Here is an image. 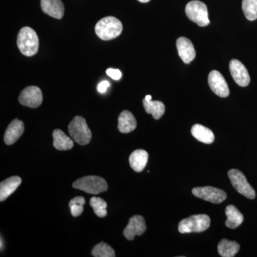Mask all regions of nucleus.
<instances>
[{"mask_svg":"<svg viewBox=\"0 0 257 257\" xmlns=\"http://www.w3.org/2000/svg\"><path fill=\"white\" fill-rule=\"evenodd\" d=\"M17 44L21 53L27 57H32L38 52V36L36 32L29 27H25L19 32Z\"/></svg>","mask_w":257,"mask_h":257,"instance_id":"f257e3e1","label":"nucleus"},{"mask_svg":"<svg viewBox=\"0 0 257 257\" xmlns=\"http://www.w3.org/2000/svg\"><path fill=\"white\" fill-rule=\"evenodd\" d=\"M122 30V24L114 17H106L101 19L95 26L96 35L104 41L119 37Z\"/></svg>","mask_w":257,"mask_h":257,"instance_id":"f03ea898","label":"nucleus"},{"mask_svg":"<svg viewBox=\"0 0 257 257\" xmlns=\"http://www.w3.org/2000/svg\"><path fill=\"white\" fill-rule=\"evenodd\" d=\"M68 130L70 136L79 145L84 146L90 143L92 133L82 116H75L69 123Z\"/></svg>","mask_w":257,"mask_h":257,"instance_id":"7ed1b4c3","label":"nucleus"},{"mask_svg":"<svg viewBox=\"0 0 257 257\" xmlns=\"http://www.w3.org/2000/svg\"><path fill=\"white\" fill-rule=\"evenodd\" d=\"M72 187L92 194H100L108 189L106 180L98 176H87L77 179L72 184Z\"/></svg>","mask_w":257,"mask_h":257,"instance_id":"20e7f679","label":"nucleus"},{"mask_svg":"<svg viewBox=\"0 0 257 257\" xmlns=\"http://www.w3.org/2000/svg\"><path fill=\"white\" fill-rule=\"evenodd\" d=\"M210 218L206 214H197L184 219L179 222V231L182 234L202 232L210 226Z\"/></svg>","mask_w":257,"mask_h":257,"instance_id":"39448f33","label":"nucleus"},{"mask_svg":"<svg viewBox=\"0 0 257 257\" xmlns=\"http://www.w3.org/2000/svg\"><path fill=\"white\" fill-rule=\"evenodd\" d=\"M185 13L189 20L199 27H206L210 23L207 5L202 2L198 0L189 2L186 6Z\"/></svg>","mask_w":257,"mask_h":257,"instance_id":"423d86ee","label":"nucleus"},{"mask_svg":"<svg viewBox=\"0 0 257 257\" xmlns=\"http://www.w3.org/2000/svg\"><path fill=\"white\" fill-rule=\"evenodd\" d=\"M228 176L233 187L239 194L248 199H255L256 192L241 171L232 169L228 172Z\"/></svg>","mask_w":257,"mask_h":257,"instance_id":"0eeeda50","label":"nucleus"},{"mask_svg":"<svg viewBox=\"0 0 257 257\" xmlns=\"http://www.w3.org/2000/svg\"><path fill=\"white\" fill-rule=\"evenodd\" d=\"M192 194L198 198L214 204H220L227 197L224 191L212 187H195L192 189Z\"/></svg>","mask_w":257,"mask_h":257,"instance_id":"6e6552de","label":"nucleus"},{"mask_svg":"<svg viewBox=\"0 0 257 257\" xmlns=\"http://www.w3.org/2000/svg\"><path fill=\"white\" fill-rule=\"evenodd\" d=\"M43 96L40 88L36 86H30L25 88L19 96V101L23 106L30 108H37L41 105Z\"/></svg>","mask_w":257,"mask_h":257,"instance_id":"1a4fd4ad","label":"nucleus"},{"mask_svg":"<svg viewBox=\"0 0 257 257\" xmlns=\"http://www.w3.org/2000/svg\"><path fill=\"white\" fill-rule=\"evenodd\" d=\"M208 83L213 92L220 97H227L229 94V89L224 77L220 72L216 70L211 71L208 77Z\"/></svg>","mask_w":257,"mask_h":257,"instance_id":"9d476101","label":"nucleus"},{"mask_svg":"<svg viewBox=\"0 0 257 257\" xmlns=\"http://www.w3.org/2000/svg\"><path fill=\"white\" fill-rule=\"evenodd\" d=\"M146 230L147 226L143 216L135 215L130 219L127 226L123 231V234L126 239L132 241L135 236H141Z\"/></svg>","mask_w":257,"mask_h":257,"instance_id":"9b49d317","label":"nucleus"},{"mask_svg":"<svg viewBox=\"0 0 257 257\" xmlns=\"http://www.w3.org/2000/svg\"><path fill=\"white\" fill-rule=\"evenodd\" d=\"M229 70L234 82L240 87H246L250 82V76L245 66L237 60L230 61Z\"/></svg>","mask_w":257,"mask_h":257,"instance_id":"f8f14e48","label":"nucleus"},{"mask_svg":"<svg viewBox=\"0 0 257 257\" xmlns=\"http://www.w3.org/2000/svg\"><path fill=\"white\" fill-rule=\"evenodd\" d=\"M177 47L180 58L185 64H189L194 60L196 52L192 42L186 37H179L177 40Z\"/></svg>","mask_w":257,"mask_h":257,"instance_id":"ddd939ff","label":"nucleus"},{"mask_svg":"<svg viewBox=\"0 0 257 257\" xmlns=\"http://www.w3.org/2000/svg\"><path fill=\"white\" fill-rule=\"evenodd\" d=\"M25 131V125L21 120H13L7 128L5 134V143L6 145H12L16 143L23 135Z\"/></svg>","mask_w":257,"mask_h":257,"instance_id":"4468645a","label":"nucleus"},{"mask_svg":"<svg viewBox=\"0 0 257 257\" xmlns=\"http://www.w3.org/2000/svg\"><path fill=\"white\" fill-rule=\"evenodd\" d=\"M41 8L45 14L60 20L63 18L64 7L61 0H41Z\"/></svg>","mask_w":257,"mask_h":257,"instance_id":"2eb2a0df","label":"nucleus"},{"mask_svg":"<svg viewBox=\"0 0 257 257\" xmlns=\"http://www.w3.org/2000/svg\"><path fill=\"white\" fill-rule=\"evenodd\" d=\"M22 183V179L18 176L5 179L0 184V201L3 202L13 194Z\"/></svg>","mask_w":257,"mask_h":257,"instance_id":"dca6fc26","label":"nucleus"},{"mask_svg":"<svg viewBox=\"0 0 257 257\" xmlns=\"http://www.w3.org/2000/svg\"><path fill=\"white\" fill-rule=\"evenodd\" d=\"M137 127V120L130 111H123L118 119V128L120 133L127 134L134 131Z\"/></svg>","mask_w":257,"mask_h":257,"instance_id":"f3484780","label":"nucleus"},{"mask_svg":"<svg viewBox=\"0 0 257 257\" xmlns=\"http://www.w3.org/2000/svg\"><path fill=\"white\" fill-rule=\"evenodd\" d=\"M149 155L145 150H138L134 151L130 157V165L136 172H143L148 162Z\"/></svg>","mask_w":257,"mask_h":257,"instance_id":"a211bd4d","label":"nucleus"},{"mask_svg":"<svg viewBox=\"0 0 257 257\" xmlns=\"http://www.w3.org/2000/svg\"><path fill=\"white\" fill-rule=\"evenodd\" d=\"M225 214H226V219L225 224L230 229H236L238 226L242 224L243 221V216L237 208L234 205H229L225 209Z\"/></svg>","mask_w":257,"mask_h":257,"instance_id":"6ab92c4d","label":"nucleus"},{"mask_svg":"<svg viewBox=\"0 0 257 257\" xmlns=\"http://www.w3.org/2000/svg\"><path fill=\"white\" fill-rule=\"evenodd\" d=\"M53 146L60 151L69 150L74 146L73 140L62 130H55L53 132Z\"/></svg>","mask_w":257,"mask_h":257,"instance_id":"aec40b11","label":"nucleus"},{"mask_svg":"<svg viewBox=\"0 0 257 257\" xmlns=\"http://www.w3.org/2000/svg\"><path fill=\"white\" fill-rule=\"evenodd\" d=\"M192 136L198 141L210 145L214 141V135L211 130L201 124H194L191 130Z\"/></svg>","mask_w":257,"mask_h":257,"instance_id":"412c9836","label":"nucleus"},{"mask_svg":"<svg viewBox=\"0 0 257 257\" xmlns=\"http://www.w3.org/2000/svg\"><path fill=\"white\" fill-rule=\"evenodd\" d=\"M239 249V243L227 239L221 240L218 244V252L222 257H234Z\"/></svg>","mask_w":257,"mask_h":257,"instance_id":"4be33fe9","label":"nucleus"},{"mask_svg":"<svg viewBox=\"0 0 257 257\" xmlns=\"http://www.w3.org/2000/svg\"><path fill=\"white\" fill-rule=\"evenodd\" d=\"M143 105L146 112L151 114L155 119H160L165 114V106L162 101L144 99Z\"/></svg>","mask_w":257,"mask_h":257,"instance_id":"5701e85b","label":"nucleus"},{"mask_svg":"<svg viewBox=\"0 0 257 257\" xmlns=\"http://www.w3.org/2000/svg\"><path fill=\"white\" fill-rule=\"evenodd\" d=\"M242 10L249 21L257 20V0H243Z\"/></svg>","mask_w":257,"mask_h":257,"instance_id":"b1692460","label":"nucleus"},{"mask_svg":"<svg viewBox=\"0 0 257 257\" xmlns=\"http://www.w3.org/2000/svg\"><path fill=\"white\" fill-rule=\"evenodd\" d=\"M89 204L92 207L96 216L103 218L107 214L106 207L107 204L104 199L100 197H92L89 201Z\"/></svg>","mask_w":257,"mask_h":257,"instance_id":"393cba45","label":"nucleus"},{"mask_svg":"<svg viewBox=\"0 0 257 257\" xmlns=\"http://www.w3.org/2000/svg\"><path fill=\"white\" fill-rule=\"evenodd\" d=\"M92 255L94 257H114L115 252L109 245L101 242L93 248Z\"/></svg>","mask_w":257,"mask_h":257,"instance_id":"a878e982","label":"nucleus"},{"mask_svg":"<svg viewBox=\"0 0 257 257\" xmlns=\"http://www.w3.org/2000/svg\"><path fill=\"white\" fill-rule=\"evenodd\" d=\"M69 208H70L71 214L74 217L80 216L84 211V207L82 204H77V203H72V204H69Z\"/></svg>","mask_w":257,"mask_h":257,"instance_id":"bb28decb","label":"nucleus"},{"mask_svg":"<svg viewBox=\"0 0 257 257\" xmlns=\"http://www.w3.org/2000/svg\"><path fill=\"white\" fill-rule=\"evenodd\" d=\"M106 72V74L109 77H110L111 79H114V80H119L121 79V76H122L121 71L119 70V69H108Z\"/></svg>","mask_w":257,"mask_h":257,"instance_id":"cd10ccee","label":"nucleus"},{"mask_svg":"<svg viewBox=\"0 0 257 257\" xmlns=\"http://www.w3.org/2000/svg\"><path fill=\"white\" fill-rule=\"evenodd\" d=\"M109 86H110V84L108 81H103V82L99 83V85H98V91L100 93L106 92Z\"/></svg>","mask_w":257,"mask_h":257,"instance_id":"c85d7f7f","label":"nucleus"},{"mask_svg":"<svg viewBox=\"0 0 257 257\" xmlns=\"http://www.w3.org/2000/svg\"><path fill=\"white\" fill-rule=\"evenodd\" d=\"M152 97L151 95H147L145 96V99L146 101H150L152 100Z\"/></svg>","mask_w":257,"mask_h":257,"instance_id":"c756f323","label":"nucleus"},{"mask_svg":"<svg viewBox=\"0 0 257 257\" xmlns=\"http://www.w3.org/2000/svg\"><path fill=\"white\" fill-rule=\"evenodd\" d=\"M139 2L142 3H147L150 1V0H138Z\"/></svg>","mask_w":257,"mask_h":257,"instance_id":"7c9ffc66","label":"nucleus"},{"mask_svg":"<svg viewBox=\"0 0 257 257\" xmlns=\"http://www.w3.org/2000/svg\"><path fill=\"white\" fill-rule=\"evenodd\" d=\"M3 249V239H1V250Z\"/></svg>","mask_w":257,"mask_h":257,"instance_id":"2f4dec72","label":"nucleus"}]
</instances>
